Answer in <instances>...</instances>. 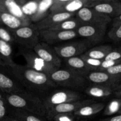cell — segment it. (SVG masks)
<instances>
[{
	"label": "cell",
	"mask_w": 121,
	"mask_h": 121,
	"mask_svg": "<svg viewBox=\"0 0 121 121\" xmlns=\"http://www.w3.org/2000/svg\"><path fill=\"white\" fill-rule=\"evenodd\" d=\"M4 68L20 85L37 93L44 94L57 86L48 75L27 66L15 63L13 66Z\"/></svg>",
	"instance_id": "6da1fadb"
},
{
	"label": "cell",
	"mask_w": 121,
	"mask_h": 121,
	"mask_svg": "<svg viewBox=\"0 0 121 121\" xmlns=\"http://www.w3.org/2000/svg\"><path fill=\"white\" fill-rule=\"evenodd\" d=\"M3 94L7 105L12 110L27 112L42 118L46 117L47 110L43 102L35 93L26 91L21 93Z\"/></svg>",
	"instance_id": "7a4b0ae2"
},
{
	"label": "cell",
	"mask_w": 121,
	"mask_h": 121,
	"mask_svg": "<svg viewBox=\"0 0 121 121\" xmlns=\"http://www.w3.org/2000/svg\"><path fill=\"white\" fill-rule=\"evenodd\" d=\"M49 76L57 86H64L78 91L85 89L88 83L84 77L67 69L55 70Z\"/></svg>",
	"instance_id": "3957f363"
},
{
	"label": "cell",
	"mask_w": 121,
	"mask_h": 121,
	"mask_svg": "<svg viewBox=\"0 0 121 121\" xmlns=\"http://www.w3.org/2000/svg\"><path fill=\"white\" fill-rule=\"evenodd\" d=\"M15 42L25 48L33 50L39 43V30L34 24H31L14 31H11Z\"/></svg>",
	"instance_id": "277c9868"
},
{
	"label": "cell",
	"mask_w": 121,
	"mask_h": 121,
	"mask_svg": "<svg viewBox=\"0 0 121 121\" xmlns=\"http://www.w3.org/2000/svg\"><path fill=\"white\" fill-rule=\"evenodd\" d=\"M82 99L83 95L77 91L59 89L53 91L42 100L47 111L57 105L82 100Z\"/></svg>",
	"instance_id": "5b68a950"
},
{
	"label": "cell",
	"mask_w": 121,
	"mask_h": 121,
	"mask_svg": "<svg viewBox=\"0 0 121 121\" xmlns=\"http://www.w3.org/2000/svg\"><path fill=\"white\" fill-rule=\"evenodd\" d=\"M91 44L85 40L71 41L53 47L59 57L64 59L79 56L88 50Z\"/></svg>",
	"instance_id": "8992f818"
},
{
	"label": "cell",
	"mask_w": 121,
	"mask_h": 121,
	"mask_svg": "<svg viewBox=\"0 0 121 121\" xmlns=\"http://www.w3.org/2000/svg\"><path fill=\"white\" fill-rule=\"evenodd\" d=\"M106 30L107 26L83 24L76 31L78 36L84 38L91 44H96L103 41Z\"/></svg>",
	"instance_id": "52a82bcc"
},
{
	"label": "cell",
	"mask_w": 121,
	"mask_h": 121,
	"mask_svg": "<svg viewBox=\"0 0 121 121\" xmlns=\"http://www.w3.org/2000/svg\"><path fill=\"white\" fill-rule=\"evenodd\" d=\"M78 18L83 24L107 26L112 18L104 14L97 11L92 8H83L76 13Z\"/></svg>",
	"instance_id": "ba28073f"
},
{
	"label": "cell",
	"mask_w": 121,
	"mask_h": 121,
	"mask_svg": "<svg viewBox=\"0 0 121 121\" xmlns=\"http://www.w3.org/2000/svg\"><path fill=\"white\" fill-rule=\"evenodd\" d=\"M20 53L26 60L27 66L32 69L45 73L48 76L55 70V69L47 65L32 50L23 48L20 50Z\"/></svg>",
	"instance_id": "9c48e42d"
},
{
	"label": "cell",
	"mask_w": 121,
	"mask_h": 121,
	"mask_svg": "<svg viewBox=\"0 0 121 121\" xmlns=\"http://www.w3.org/2000/svg\"><path fill=\"white\" fill-rule=\"evenodd\" d=\"M78 36L76 30L54 31L49 30L39 31V37L43 42L51 44L64 42L75 39Z\"/></svg>",
	"instance_id": "30bf717a"
},
{
	"label": "cell",
	"mask_w": 121,
	"mask_h": 121,
	"mask_svg": "<svg viewBox=\"0 0 121 121\" xmlns=\"http://www.w3.org/2000/svg\"><path fill=\"white\" fill-rule=\"evenodd\" d=\"M43 61L55 70L60 69L61 60L54 48L45 43H39L33 50Z\"/></svg>",
	"instance_id": "8fae6325"
},
{
	"label": "cell",
	"mask_w": 121,
	"mask_h": 121,
	"mask_svg": "<svg viewBox=\"0 0 121 121\" xmlns=\"http://www.w3.org/2000/svg\"><path fill=\"white\" fill-rule=\"evenodd\" d=\"M84 78L88 82L93 83L94 85L108 86L114 89L121 82V78L113 76L102 71H91Z\"/></svg>",
	"instance_id": "7c38bea8"
},
{
	"label": "cell",
	"mask_w": 121,
	"mask_h": 121,
	"mask_svg": "<svg viewBox=\"0 0 121 121\" xmlns=\"http://www.w3.org/2000/svg\"><path fill=\"white\" fill-rule=\"evenodd\" d=\"M94 102H95L93 100L82 99V100H79L77 101L60 104L48 110L47 111L46 118L49 120H53V118L56 115L59 114V113H74L79 108L83 107V106Z\"/></svg>",
	"instance_id": "4fadbf2b"
},
{
	"label": "cell",
	"mask_w": 121,
	"mask_h": 121,
	"mask_svg": "<svg viewBox=\"0 0 121 121\" xmlns=\"http://www.w3.org/2000/svg\"><path fill=\"white\" fill-rule=\"evenodd\" d=\"M0 91L4 94L21 93L26 91L1 66H0Z\"/></svg>",
	"instance_id": "5bb4252c"
},
{
	"label": "cell",
	"mask_w": 121,
	"mask_h": 121,
	"mask_svg": "<svg viewBox=\"0 0 121 121\" xmlns=\"http://www.w3.org/2000/svg\"><path fill=\"white\" fill-rule=\"evenodd\" d=\"M75 15L76 14L74 13H55V14L50 13L46 17L34 24L39 31L48 30L51 27L62 22L63 21L74 17Z\"/></svg>",
	"instance_id": "9a60e30c"
},
{
	"label": "cell",
	"mask_w": 121,
	"mask_h": 121,
	"mask_svg": "<svg viewBox=\"0 0 121 121\" xmlns=\"http://www.w3.org/2000/svg\"><path fill=\"white\" fill-rule=\"evenodd\" d=\"M92 8L112 19H114L121 14V2L115 0H106Z\"/></svg>",
	"instance_id": "2e32d148"
},
{
	"label": "cell",
	"mask_w": 121,
	"mask_h": 121,
	"mask_svg": "<svg viewBox=\"0 0 121 121\" xmlns=\"http://www.w3.org/2000/svg\"><path fill=\"white\" fill-rule=\"evenodd\" d=\"M65 64L66 69L83 77L92 71L80 56L65 59Z\"/></svg>",
	"instance_id": "e0dca14e"
},
{
	"label": "cell",
	"mask_w": 121,
	"mask_h": 121,
	"mask_svg": "<svg viewBox=\"0 0 121 121\" xmlns=\"http://www.w3.org/2000/svg\"><path fill=\"white\" fill-rule=\"evenodd\" d=\"M0 13H8L24 20L30 19L24 13L18 1L0 0Z\"/></svg>",
	"instance_id": "ac0fdd59"
},
{
	"label": "cell",
	"mask_w": 121,
	"mask_h": 121,
	"mask_svg": "<svg viewBox=\"0 0 121 121\" xmlns=\"http://www.w3.org/2000/svg\"><path fill=\"white\" fill-rule=\"evenodd\" d=\"M0 17L3 26L10 31L15 30L32 24L30 19L24 20L8 13H0Z\"/></svg>",
	"instance_id": "d6986e66"
},
{
	"label": "cell",
	"mask_w": 121,
	"mask_h": 121,
	"mask_svg": "<svg viewBox=\"0 0 121 121\" xmlns=\"http://www.w3.org/2000/svg\"><path fill=\"white\" fill-rule=\"evenodd\" d=\"M106 0H69L65 6L64 13H74L83 8H93Z\"/></svg>",
	"instance_id": "ffe728a7"
},
{
	"label": "cell",
	"mask_w": 121,
	"mask_h": 121,
	"mask_svg": "<svg viewBox=\"0 0 121 121\" xmlns=\"http://www.w3.org/2000/svg\"><path fill=\"white\" fill-rule=\"evenodd\" d=\"M104 108L103 103L94 102L83 106L73 113L76 118H88L99 113Z\"/></svg>",
	"instance_id": "44dd1931"
},
{
	"label": "cell",
	"mask_w": 121,
	"mask_h": 121,
	"mask_svg": "<svg viewBox=\"0 0 121 121\" xmlns=\"http://www.w3.org/2000/svg\"><path fill=\"white\" fill-rule=\"evenodd\" d=\"M53 0L38 1L36 9L31 17H30L31 22L33 21L36 23L46 17L49 14V12H50V8L53 3Z\"/></svg>",
	"instance_id": "7402d4cb"
},
{
	"label": "cell",
	"mask_w": 121,
	"mask_h": 121,
	"mask_svg": "<svg viewBox=\"0 0 121 121\" xmlns=\"http://www.w3.org/2000/svg\"><path fill=\"white\" fill-rule=\"evenodd\" d=\"M11 45L0 40V66L7 67L14 65Z\"/></svg>",
	"instance_id": "603a6c76"
},
{
	"label": "cell",
	"mask_w": 121,
	"mask_h": 121,
	"mask_svg": "<svg viewBox=\"0 0 121 121\" xmlns=\"http://www.w3.org/2000/svg\"><path fill=\"white\" fill-rule=\"evenodd\" d=\"M85 93L90 96L95 98H104L111 96L114 93V89L110 87L101 85H93L85 89Z\"/></svg>",
	"instance_id": "cb8c5ba5"
},
{
	"label": "cell",
	"mask_w": 121,
	"mask_h": 121,
	"mask_svg": "<svg viewBox=\"0 0 121 121\" xmlns=\"http://www.w3.org/2000/svg\"><path fill=\"white\" fill-rule=\"evenodd\" d=\"M112 50V47L110 45H101L90 48L84 54L93 59L103 60Z\"/></svg>",
	"instance_id": "d4e9b609"
},
{
	"label": "cell",
	"mask_w": 121,
	"mask_h": 121,
	"mask_svg": "<svg viewBox=\"0 0 121 121\" xmlns=\"http://www.w3.org/2000/svg\"><path fill=\"white\" fill-rule=\"evenodd\" d=\"M83 25V23L77 17H74L69 18L68 20L63 21L58 24L53 26L49 28V30L54 31H72L76 30L78 27Z\"/></svg>",
	"instance_id": "484cf974"
},
{
	"label": "cell",
	"mask_w": 121,
	"mask_h": 121,
	"mask_svg": "<svg viewBox=\"0 0 121 121\" xmlns=\"http://www.w3.org/2000/svg\"><path fill=\"white\" fill-rule=\"evenodd\" d=\"M121 108V99L116 98L110 100L107 106L104 108L103 115L105 116H111L118 113Z\"/></svg>",
	"instance_id": "4316f807"
},
{
	"label": "cell",
	"mask_w": 121,
	"mask_h": 121,
	"mask_svg": "<svg viewBox=\"0 0 121 121\" xmlns=\"http://www.w3.org/2000/svg\"><path fill=\"white\" fill-rule=\"evenodd\" d=\"M12 115L20 121H45L39 116L17 110H13Z\"/></svg>",
	"instance_id": "83f0119b"
},
{
	"label": "cell",
	"mask_w": 121,
	"mask_h": 121,
	"mask_svg": "<svg viewBox=\"0 0 121 121\" xmlns=\"http://www.w3.org/2000/svg\"><path fill=\"white\" fill-rule=\"evenodd\" d=\"M108 37L115 43L121 41V22L113 24L107 34Z\"/></svg>",
	"instance_id": "f1b7e54d"
},
{
	"label": "cell",
	"mask_w": 121,
	"mask_h": 121,
	"mask_svg": "<svg viewBox=\"0 0 121 121\" xmlns=\"http://www.w3.org/2000/svg\"><path fill=\"white\" fill-rule=\"evenodd\" d=\"M0 40L11 45L15 43L11 31L4 26H0Z\"/></svg>",
	"instance_id": "f546056e"
},
{
	"label": "cell",
	"mask_w": 121,
	"mask_h": 121,
	"mask_svg": "<svg viewBox=\"0 0 121 121\" xmlns=\"http://www.w3.org/2000/svg\"><path fill=\"white\" fill-rule=\"evenodd\" d=\"M85 62V63L88 65L89 67L91 69L92 71H97L100 66L102 60H97V59H93V58L84 55V54L79 56Z\"/></svg>",
	"instance_id": "4dcf8cb0"
},
{
	"label": "cell",
	"mask_w": 121,
	"mask_h": 121,
	"mask_svg": "<svg viewBox=\"0 0 121 121\" xmlns=\"http://www.w3.org/2000/svg\"><path fill=\"white\" fill-rule=\"evenodd\" d=\"M69 0H53L52 6L50 8V12L52 14L64 13L65 6Z\"/></svg>",
	"instance_id": "1f68e13d"
},
{
	"label": "cell",
	"mask_w": 121,
	"mask_h": 121,
	"mask_svg": "<svg viewBox=\"0 0 121 121\" xmlns=\"http://www.w3.org/2000/svg\"><path fill=\"white\" fill-rule=\"evenodd\" d=\"M105 60L121 61V47L113 49L104 59Z\"/></svg>",
	"instance_id": "d6a6232c"
},
{
	"label": "cell",
	"mask_w": 121,
	"mask_h": 121,
	"mask_svg": "<svg viewBox=\"0 0 121 121\" xmlns=\"http://www.w3.org/2000/svg\"><path fill=\"white\" fill-rule=\"evenodd\" d=\"M76 119L77 118L73 113H65L56 115L53 118V120L55 121H75Z\"/></svg>",
	"instance_id": "836d02e7"
},
{
	"label": "cell",
	"mask_w": 121,
	"mask_h": 121,
	"mask_svg": "<svg viewBox=\"0 0 121 121\" xmlns=\"http://www.w3.org/2000/svg\"><path fill=\"white\" fill-rule=\"evenodd\" d=\"M7 105L3 93H0V121H1L7 116Z\"/></svg>",
	"instance_id": "e575fe53"
},
{
	"label": "cell",
	"mask_w": 121,
	"mask_h": 121,
	"mask_svg": "<svg viewBox=\"0 0 121 121\" xmlns=\"http://www.w3.org/2000/svg\"><path fill=\"white\" fill-rule=\"evenodd\" d=\"M121 63V61H110V60H102L100 66L97 71H102V72H105L107 69H110V67L117 65V64Z\"/></svg>",
	"instance_id": "d590c367"
},
{
	"label": "cell",
	"mask_w": 121,
	"mask_h": 121,
	"mask_svg": "<svg viewBox=\"0 0 121 121\" xmlns=\"http://www.w3.org/2000/svg\"><path fill=\"white\" fill-rule=\"evenodd\" d=\"M105 72L113 76L121 78V63L110 67L106 70Z\"/></svg>",
	"instance_id": "8d00e7d4"
},
{
	"label": "cell",
	"mask_w": 121,
	"mask_h": 121,
	"mask_svg": "<svg viewBox=\"0 0 121 121\" xmlns=\"http://www.w3.org/2000/svg\"><path fill=\"white\" fill-rule=\"evenodd\" d=\"M99 121H121V114H118L113 117L102 119Z\"/></svg>",
	"instance_id": "74e56055"
},
{
	"label": "cell",
	"mask_w": 121,
	"mask_h": 121,
	"mask_svg": "<svg viewBox=\"0 0 121 121\" xmlns=\"http://www.w3.org/2000/svg\"><path fill=\"white\" fill-rule=\"evenodd\" d=\"M114 94L117 98L121 99V85H119L114 89Z\"/></svg>",
	"instance_id": "f35d334b"
},
{
	"label": "cell",
	"mask_w": 121,
	"mask_h": 121,
	"mask_svg": "<svg viewBox=\"0 0 121 121\" xmlns=\"http://www.w3.org/2000/svg\"><path fill=\"white\" fill-rule=\"evenodd\" d=\"M1 121H20L13 116H6Z\"/></svg>",
	"instance_id": "ab89813d"
},
{
	"label": "cell",
	"mask_w": 121,
	"mask_h": 121,
	"mask_svg": "<svg viewBox=\"0 0 121 121\" xmlns=\"http://www.w3.org/2000/svg\"><path fill=\"white\" fill-rule=\"evenodd\" d=\"M121 22V14L119 16L113 19V24H115L120 23Z\"/></svg>",
	"instance_id": "60d3db41"
},
{
	"label": "cell",
	"mask_w": 121,
	"mask_h": 121,
	"mask_svg": "<svg viewBox=\"0 0 121 121\" xmlns=\"http://www.w3.org/2000/svg\"><path fill=\"white\" fill-rule=\"evenodd\" d=\"M0 26H3V24H2V21H1V17H0Z\"/></svg>",
	"instance_id": "b9f144b4"
},
{
	"label": "cell",
	"mask_w": 121,
	"mask_h": 121,
	"mask_svg": "<svg viewBox=\"0 0 121 121\" xmlns=\"http://www.w3.org/2000/svg\"><path fill=\"white\" fill-rule=\"evenodd\" d=\"M118 114H121V109H120V111H119V113H118Z\"/></svg>",
	"instance_id": "7bdbcfd3"
},
{
	"label": "cell",
	"mask_w": 121,
	"mask_h": 121,
	"mask_svg": "<svg viewBox=\"0 0 121 121\" xmlns=\"http://www.w3.org/2000/svg\"><path fill=\"white\" fill-rule=\"evenodd\" d=\"M1 93V91H0V93Z\"/></svg>",
	"instance_id": "ee69618b"
}]
</instances>
